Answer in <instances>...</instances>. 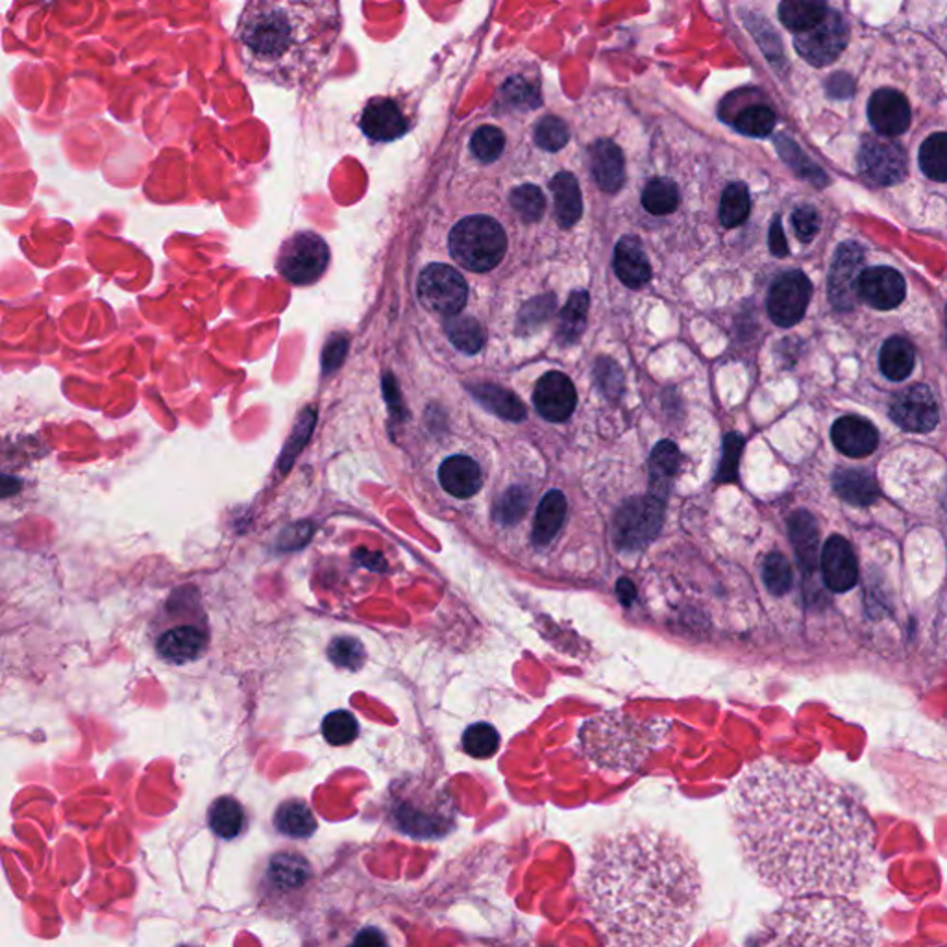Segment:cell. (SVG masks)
Wrapping results in <instances>:
<instances>
[{"label":"cell","mask_w":947,"mask_h":947,"mask_svg":"<svg viewBox=\"0 0 947 947\" xmlns=\"http://www.w3.org/2000/svg\"><path fill=\"white\" fill-rule=\"evenodd\" d=\"M732 818L744 866L783 898H850L874 874L876 823L816 768L753 762L733 788Z\"/></svg>","instance_id":"cell-1"},{"label":"cell","mask_w":947,"mask_h":947,"mask_svg":"<svg viewBox=\"0 0 947 947\" xmlns=\"http://www.w3.org/2000/svg\"><path fill=\"white\" fill-rule=\"evenodd\" d=\"M583 892L607 947H685L702 905L703 882L683 840L636 823L596 840Z\"/></svg>","instance_id":"cell-2"},{"label":"cell","mask_w":947,"mask_h":947,"mask_svg":"<svg viewBox=\"0 0 947 947\" xmlns=\"http://www.w3.org/2000/svg\"><path fill=\"white\" fill-rule=\"evenodd\" d=\"M339 34L336 2L254 0L241 12L237 45L253 77L299 90L330 66Z\"/></svg>","instance_id":"cell-3"},{"label":"cell","mask_w":947,"mask_h":947,"mask_svg":"<svg viewBox=\"0 0 947 947\" xmlns=\"http://www.w3.org/2000/svg\"><path fill=\"white\" fill-rule=\"evenodd\" d=\"M746 947H877V931L845 896H797L762 917Z\"/></svg>","instance_id":"cell-4"},{"label":"cell","mask_w":947,"mask_h":947,"mask_svg":"<svg viewBox=\"0 0 947 947\" xmlns=\"http://www.w3.org/2000/svg\"><path fill=\"white\" fill-rule=\"evenodd\" d=\"M665 735V724L636 720L626 713H606L582 729L585 756L609 772L633 774Z\"/></svg>","instance_id":"cell-5"},{"label":"cell","mask_w":947,"mask_h":947,"mask_svg":"<svg viewBox=\"0 0 947 947\" xmlns=\"http://www.w3.org/2000/svg\"><path fill=\"white\" fill-rule=\"evenodd\" d=\"M505 250L504 229L491 217H467L452 230L451 253L465 269L474 272L494 269L504 259Z\"/></svg>","instance_id":"cell-6"},{"label":"cell","mask_w":947,"mask_h":947,"mask_svg":"<svg viewBox=\"0 0 947 947\" xmlns=\"http://www.w3.org/2000/svg\"><path fill=\"white\" fill-rule=\"evenodd\" d=\"M330 261V250L323 237L313 232H301L285 241L278 256V270L294 285H312L323 277Z\"/></svg>","instance_id":"cell-7"},{"label":"cell","mask_w":947,"mask_h":947,"mask_svg":"<svg viewBox=\"0 0 947 947\" xmlns=\"http://www.w3.org/2000/svg\"><path fill=\"white\" fill-rule=\"evenodd\" d=\"M858 168L876 186H896L909 173L905 149L893 139L868 136L858 149Z\"/></svg>","instance_id":"cell-8"},{"label":"cell","mask_w":947,"mask_h":947,"mask_svg":"<svg viewBox=\"0 0 947 947\" xmlns=\"http://www.w3.org/2000/svg\"><path fill=\"white\" fill-rule=\"evenodd\" d=\"M420 301L444 317H457L467 304L468 288L461 272L448 265H430L419 280Z\"/></svg>","instance_id":"cell-9"},{"label":"cell","mask_w":947,"mask_h":947,"mask_svg":"<svg viewBox=\"0 0 947 947\" xmlns=\"http://www.w3.org/2000/svg\"><path fill=\"white\" fill-rule=\"evenodd\" d=\"M850 42V26L839 12L829 10L818 26L794 37L797 55L815 67H826L839 58Z\"/></svg>","instance_id":"cell-10"},{"label":"cell","mask_w":947,"mask_h":947,"mask_svg":"<svg viewBox=\"0 0 947 947\" xmlns=\"http://www.w3.org/2000/svg\"><path fill=\"white\" fill-rule=\"evenodd\" d=\"M812 296V285L802 270L781 274L768 293V315L781 328H792L804 318Z\"/></svg>","instance_id":"cell-11"},{"label":"cell","mask_w":947,"mask_h":947,"mask_svg":"<svg viewBox=\"0 0 947 947\" xmlns=\"http://www.w3.org/2000/svg\"><path fill=\"white\" fill-rule=\"evenodd\" d=\"M864 270L863 246L847 241L839 246L829 272V301L839 312H852L857 306L858 278Z\"/></svg>","instance_id":"cell-12"},{"label":"cell","mask_w":947,"mask_h":947,"mask_svg":"<svg viewBox=\"0 0 947 947\" xmlns=\"http://www.w3.org/2000/svg\"><path fill=\"white\" fill-rule=\"evenodd\" d=\"M663 507L665 502L655 500L650 494L626 505L617 518L618 545L635 550L646 545L647 540L654 539L663 522Z\"/></svg>","instance_id":"cell-13"},{"label":"cell","mask_w":947,"mask_h":947,"mask_svg":"<svg viewBox=\"0 0 947 947\" xmlns=\"http://www.w3.org/2000/svg\"><path fill=\"white\" fill-rule=\"evenodd\" d=\"M890 419L905 432L927 433L940 419L935 395L927 385H912L893 396Z\"/></svg>","instance_id":"cell-14"},{"label":"cell","mask_w":947,"mask_h":947,"mask_svg":"<svg viewBox=\"0 0 947 947\" xmlns=\"http://www.w3.org/2000/svg\"><path fill=\"white\" fill-rule=\"evenodd\" d=\"M857 294L869 307L888 312L905 301V278L892 267H869L858 278Z\"/></svg>","instance_id":"cell-15"},{"label":"cell","mask_w":947,"mask_h":947,"mask_svg":"<svg viewBox=\"0 0 947 947\" xmlns=\"http://www.w3.org/2000/svg\"><path fill=\"white\" fill-rule=\"evenodd\" d=\"M534 404L540 417L564 422L576 409V387L563 372H548L535 385Z\"/></svg>","instance_id":"cell-16"},{"label":"cell","mask_w":947,"mask_h":947,"mask_svg":"<svg viewBox=\"0 0 947 947\" xmlns=\"http://www.w3.org/2000/svg\"><path fill=\"white\" fill-rule=\"evenodd\" d=\"M868 119L882 138H898L911 127V108L903 93L882 87L869 96Z\"/></svg>","instance_id":"cell-17"},{"label":"cell","mask_w":947,"mask_h":947,"mask_svg":"<svg viewBox=\"0 0 947 947\" xmlns=\"http://www.w3.org/2000/svg\"><path fill=\"white\" fill-rule=\"evenodd\" d=\"M821 574L823 582L833 593H845L855 587L858 577L857 558L852 545L844 537L833 535L823 545Z\"/></svg>","instance_id":"cell-18"},{"label":"cell","mask_w":947,"mask_h":947,"mask_svg":"<svg viewBox=\"0 0 947 947\" xmlns=\"http://www.w3.org/2000/svg\"><path fill=\"white\" fill-rule=\"evenodd\" d=\"M408 115L393 98H374L361 115V130L372 141H393L408 132Z\"/></svg>","instance_id":"cell-19"},{"label":"cell","mask_w":947,"mask_h":947,"mask_svg":"<svg viewBox=\"0 0 947 947\" xmlns=\"http://www.w3.org/2000/svg\"><path fill=\"white\" fill-rule=\"evenodd\" d=\"M208 646V633L192 624L174 626L157 636L156 650L160 657L173 665H186L197 660Z\"/></svg>","instance_id":"cell-20"},{"label":"cell","mask_w":947,"mask_h":947,"mask_svg":"<svg viewBox=\"0 0 947 947\" xmlns=\"http://www.w3.org/2000/svg\"><path fill=\"white\" fill-rule=\"evenodd\" d=\"M831 437L844 456L866 457L876 452L879 444L877 428L857 414L840 417L831 428Z\"/></svg>","instance_id":"cell-21"},{"label":"cell","mask_w":947,"mask_h":947,"mask_svg":"<svg viewBox=\"0 0 947 947\" xmlns=\"http://www.w3.org/2000/svg\"><path fill=\"white\" fill-rule=\"evenodd\" d=\"M591 171L601 191L615 192L624 186V154L618 144L600 139L591 147Z\"/></svg>","instance_id":"cell-22"},{"label":"cell","mask_w":947,"mask_h":947,"mask_svg":"<svg viewBox=\"0 0 947 947\" xmlns=\"http://www.w3.org/2000/svg\"><path fill=\"white\" fill-rule=\"evenodd\" d=\"M612 267H615L618 280L624 283L626 288H642L652 278V265L647 261L641 241L635 239V237H624V239L618 241Z\"/></svg>","instance_id":"cell-23"},{"label":"cell","mask_w":947,"mask_h":947,"mask_svg":"<svg viewBox=\"0 0 947 947\" xmlns=\"http://www.w3.org/2000/svg\"><path fill=\"white\" fill-rule=\"evenodd\" d=\"M439 481L444 491L461 500L472 498L483 486L480 465L468 456L448 457L439 468Z\"/></svg>","instance_id":"cell-24"},{"label":"cell","mask_w":947,"mask_h":947,"mask_svg":"<svg viewBox=\"0 0 947 947\" xmlns=\"http://www.w3.org/2000/svg\"><path fill=\"white\" fill-rule=\"evenodd\" d=\"M550 189L556 202V215H558L561 229H572L583 213L582 191L574 174L559 173L552 182Z\"/></svg>","instance_id":"cell-25"},{"label":"cell","mask_w":947,"mask_h":947,"mask_svg":"<svg viewBox=\"0 0 947 947\" xmlns=\"http://www.w3.org/2000/svg\"><path fill=\"white\" fill-rule=\"evenodd\" d=\"M679 452L670 441H660L650 457V496L665 502L671 480L678 472Z\"/></svg>","instance_id":"cell-26"},{"label":"cell","mask_w":947,"mask_h":947,"mask_svg":"<svg viewBox=\"0 0 947 947\" xmlns=\"http://www.w3.org/2000/svg\"><path fill=\"white\" fill-rule=\"evenodd\" d=\"M833 486L840 498L853 505L874 504L879 498V487L874 476L861 468H842L834 474Z\"/></svg>","instance_id":"cell-27"},{"label":"cell","mask_w":947,"mask_h":947,"mask_svg":"<svg viewBox=\"0 0 947 947\" xmlns=\"http://www.w3.org/2000/svg\"><path fill=\"white\" fill-rule=\"evenodd\" d=\"M566 516V498L561 491H550L539 504L534 524V542L546 546L559 534Z\"/></svg>","instance_id":"cell-28"},{"label":"cell","mask_w":947,"mask_h":947,"mask_svg":"<svg viewBox=\"0 0 947 947\" xmlns=\"http://www.w3.org/2000/svg\"><path fill=\"white\" fill-rule=\"evenodd\" d=\"M788 531L799 563L805 572H812L818 561V528L815 518L805 511H797L788 522Z\"/></svg>","instance_id":"cell-29"},{"label":"cell","mask_w":947,"mask_h":947,"mask_svg":"<svg viewBox=\"0 0 947 947\" xmlns=\"http://www.w3.org/2000/svg\"><path fill=\"white\" fill-rule=\"evenodd\" d=\"M914 363H916V352L911 341H907L903 337H890L882 344L879 366L888 379L903 382L909 378L914 371Z\"/></svg>","instance_id":"cell-30"},{"label":"cell","mask_w":947,"mask_h":947,"mask_svg":"<svg viewBox=\"0 0 947 947\" xmlns=\"http://www.w3.org/2000/svg\"><path fill=\"white\" fill-rule=\"evenodd\" d=\"M828 12V4L820 0H786L780 7V19L788 31L804 34L818 26Z\"/></svg>","instance_id":"cell-31"},{"label":"cell","mask_w":947,"mask_h":947,"mask_svg":"<svg viewBox=\"0 0 947 947\" xmlns=\"http://www.w3.org/2000/svg\"><path fill=\"white\" fill-rule=\"evenodd\" d=\"M274 823H277L280 833L293 837V839H307L317 829V820H315L309 807L304 802H296V799L280 805V809L274 816Z\"/></svg>","instance_id":"cell-32"},{"label":"cell","mask_w":947,"mask_h":947,"mask_svg":"<svg viewBox=\"0 0 947 947\" xmlns=\"http://www.w3.org/2000/svg\"><path fill=\"white\" fill-rule=\"evenodd\" d=\"M588 304L591 299L587 291H574L570 294L569 302L559 317L558 337L563 344H572L582 337L587 326Z\"/></svg>","instance_id":"cell-33"},{"label":"cell","mask_w":947,"mask_h":947,"mask_svg":"<svg viewBox=\"0 0 947 947\" xmlns=\"http://www.w3.org/2000/svg\"><path fill=\"white\" fill-rule=\"evenodd\" d=\"M208 821L221 839H235L245 828V810L234 797H219L210 807Z\"/></svg>","instance_id":"cell-34"},{"label":"cell","mask_w":947,"mask_h":947,"mask_svg":"<svg viewBox=\"0 0 947 947\" xmlns=\"http://www.w3.org/2000/svg\"><path fill=\"white\" fill-rule=\"evenodd\" d=\"M474 395L478 396V400L487 409H491L492 413H496L502 419L513 420V422L526 419V408L510 390L500 389L494 385H481L474 390Z\"/></svg>","instance_id":"cell-35"},{"label":"cell","mask_w":947,"mask_h":947,"mask_svg":"<svg viewBox=\"0 0 947 947\" xmlns=\"http://www.w3.org/2000/svg\"><path fill=\"white\" fill-rule=\"evenodd\" d=\"M750 191L744 184H732L720 200V221L726 229H737L750 217Z\"/></svg>","instance_id":"cell-36"},{"label":"cell","mask_w":947,"mask_h":947,"mask_svg":"<svg viewBox=\"0 0 947 947\" xmlns=\"http://www.w3.org/2000/svg\"><path fill=\"white\" fill-rule=\"evenodd\" d=\"M642 206L650 211L652 215H668L678 210L679 191L678 186L668 178H657V180L647 182V186L642 191Z\"/></svg>","instance_id":"cell-37"},{"label":"cell","mask_w":947,"mask_h":947,"mask_svg":"<svg viewBox=\"0 0 947 947\" xmlns=\"http://www.w3.org/2000/svg\"><path fill=\"white\" fill-rule=\"evenodd\" d=\"M446 334L451 341L465 354H476L486 344V330L481 324L472 317H452L446 323Z\"/></svg>","instance_id":"cell-38"},{"label":"cell","mask_w":947,"mask_h":947,"mask_svg":"<svg viewBox=\"0 0 947 947\" xmlns=\"http://www.w3.org/2000/svg\"><path fill=\"white\" fill-rule=\"evenodd\" d=\"M920 167L931 180H947L946 133H933L931 138L925 139L922 149H920Z\"/></svg>","instance_id":"cell-39"},{"label":"cell","mask_w":947,"mask_h":947,"mask_svg":"<svg viewBox=\"0 0 947 947\" xmlns=\"http://www.w3.org/2000/svg\"><path fill=\"white\" fill-rule=\"evenodd\" d=\"M733 127L750 138H767L774 132L775 114L767 106H750L737 115Z\"/></svg>","instance_id":"cell-40"},{"label":"cell","mask_w":947,"mask_h":947,"mask_svg":"<svg viewBox=\"0 0 947 947\" xmlns=\"http://www.w3.org/2000/svg\"><path fill=\"white\" fill-rule=\"evenodd\" d=\"M500 746V735L491 724H474L463 735V748L476 759H489Z\"/></svg>","instance_id":"cell-41"},{"label":"cell","mask_w":947,"mask_h":947,"mask_svg":"<svg viewBox=\"0 0 947 947\" xmlns=\"http://www.w3.org/2000/svg\"><path fill=\"white\" fill-rule=\"evenodd\" d=\"M775 144H778V151H780L781 157H783V160H785V162L788 163V165H791L799 176H804V178L812 182L816 186H826V174L821 173L820 168L816 167L815 163L805 157L804 152L799 151V147H797L794 141L785 138V136H781V138L775 139Z\"/></svg>","instance_id":"cell-42"},{"label":"cell","mask_w":947,"mask_h":947,"mask_svg":"<svg viewBox=\"0 0 947 947\" xmlns=\"http://www.w3.org/2000/svg\"><path fill=\"white\" fill-rule=\"evenodd\" d=\"M762 580H764L768 591L774 596H783L791 591L794 574H792L791 564L786 561L785 556L778 552L767 556L764 564H762Z\"/></svg>","instance_id":"cell-43"},{"label":"cell","mask_w":947,"mask_h":947,"mask_svg":"<svg viewBox=\"0 0 947 947\" xmlns=\"http://www.w3.org/2000/svg\"><path fill=\"white\" fill-rule=\"evenodd\" d=\"M358 733H360L358 720L348 711H336L324 718L323 735L331 746H347L355 740Z\"/></svg>","instance_id":"cell-44"},{"label":"cell","mask_w":947,"mask_h":947,"mask_svg":"<svg viewBox=\"0 0 947 947\" xmlns=\"http://www.w3.org/2000/svg\"><path fill=\"white\" fill-rule=\"evenodd\" d=\"M511 206L524 222H537L545 215L546 200L539 187L526 184L511 192Z\"/></svg>","instance_id":"cell-45"},{"label":"cell","mask_w":947,"mask_h":947,"mask_svg":"<svg viewBox=\"0 0 947 947\" xmlns=\"http://www.w3.org/2000/svg\"><path fill=\"white\" fill-rule=\"evenodd\" d=\"M504 147V132L496 127L478 128L472 136V141H470L474 156L483 163L496 162L498 157L502 156Z\"/></svg>","instance_id":"cell-46"},{"label":"cell","mask_w":947,"mask_h":947,"mask_svg":"<svg viewBox=\"0 0 947 947\" xmlns=\"http://www.w3.org/2000/svg\"><path fill=\"white\" fill-rule=\"evenodd\" d=\"M569 138L570 133L566 122L558 119V117H545L535 127V143L539 144L542 151H561L564 144L569 143Z\"/></svg>","instance_id":"cell-47"},{"label":"cell","mask_w":947,"mask_h":947,"mask_svg":"<svg viewBox=\"0 0 947 947\" xmlns=\"http://www.w3.org/2000/svg\"><path fill=\"white\" fill-rule=\"evenodd\" d=\"M328 655H330L334 665L348 668V670H358L365 660V647L358 639L339 636L328 647Z\"/></svg>","instance_id":"cell-48"},{"label":"cell","mask_w":947,"mask_h":947,"mask_svg":"<svg viewBox=\"0 0 947 947\" xmlns=\"http://www.w3.org/2000/svg\"><path fill=\"white\" fill-rule=\"evenodd\" d=\"M743 446L744 439L743 435H738V433H729V435L724 439V456H722V463H720L718 470V481H722V483L737 480L738 461H740Z\"/></svg>","instance_id":"cell-49"},{"label":"cell","mask_w":947,"mask_h":947,"mask_svg":"<svg viewBox=\"0 0 947 947\" xmlns=\"http://www.w3.org/2000/svg\"><path fill=\"white\" fill-rule=\"evenodd\" d=\"M270 874H272V877L277 881H283V885L294 887V885H301L306 879V863H302L301 857L280 855V857H277V861H272V872Z\"/></svg>","instance_id":"cell-50"},{"label":"cell","mask_w":947,"mask_h":947,"mask_svg":"<svg viewBox=\"0 0 947 947\" xmlns=\"http://www.w3.org/2000/svg\"><path fill=\"white\" fill-rule=\"evenodd\" d=\"M792 226L797 239L802 243H810L820 232V215L812 206H802L792 213Z\"/></svg>","instance_id":"cell-51"},{"label":"cell","mask_w":947,"mask_h":947,"mask_svg":"<svg viewBox=\"0 0 947 947\" xmlns=\"http://www.w3.org/2000/svg\"><path fill=\"white\" fill-rule=\"evenodd\" d=\"M504 95L515 108L534 109L540 104L539 93L522 79L510 80L505 85Z\"/></svg>","instance_id":"cell-52"},{"label":"cell","mask_w":947,"mask_h":947,"mask_svg":"<svg viewBox=\"0 0 947 947\" xmlns=\"http://www.w3.org/2000/svg\"><path fill=\"white\" fill-rule=\"evenodd\" d=\"M768 237H770L768 245H770V250H772L775 258L788 256V245H786L785 232H783V226H781L780 217H775L774 224H772Z\"/></svg>","instance_id":"cell-53"},{"label":"cell","mask_w":947,"mask_h":947,"mask_svg":"<svg viewBox=\"0 0 947 947\" xmlns=\"http://www.w3.org/2000/svg\"><path fill=\"white\" fill-rule=\"evenodd\" d=\"M352 947H387V942H385V936L379 931L365 930L355 936L354 946Z\"/></svg>","instance_id":"cell-54"},{"label":"cell","mask_w":947,"mask_h":947,"mask_svg":"<svg viewBox=\"0 0 947 947\" xmlns=\"http://www.w3.org/2000/svg\"><path fill=\"white\" fill-rule=\"evenodd\" d=\"M19 491H21V481L17 478L0 474V500L2 498L15 496Z\"/></svg>","instance_id":"cell-55"},{"label":"cell","mask_w":947,"mask_h":947,"mask_svg":"<svg viewBox=\"0 0 947 947\" xmlns=\"http://www.w3.org/2000/svg\"><path fill=\"white\" fill-rule=\"evenodd\" d=\"M618 598L624 606H631V601L635 600V587L631 585L630 580H620L617 587Z\"/></svg>","instance_id":"cell-56"},{"label":"cell","mask_w":947,"mask_h":947,"mask_svg":"<svg viewBox=\"0 0 947 947\" xmlns=\"http://www.w3.org/2000/svg\"><path fill=\"white\" fill-rule=\"evenodd\" d=\"M180 947H192V946H180Z\"/></svg>","instance_id":"cell-57"}]
</instances>
